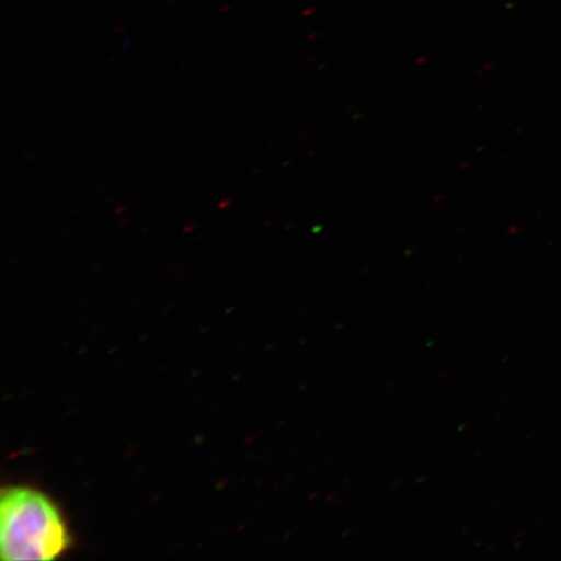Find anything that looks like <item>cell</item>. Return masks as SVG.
<instances>
[{"label": "cell", "mask_w": 561, "mask_h": 561, "mask_svg": "<svg viewBox=\"0 0 561 561\" xmlns=\"http://www.w3.org/2000/svg\"><path fill=\"white\" fill-rule=\"evenodd\" d=\"M69 546L60 512L45 494L27 488L3 490L0 550L4 561H50Z\"/></svg>", "instance_id": "cell-1"}]
</instances>
